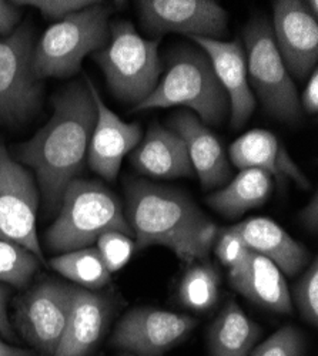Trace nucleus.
I'll return each instance as SVG.
<instances>
[{"mask_svg": "<svg viewBox=\"0 0 318 356\" xmlns=\"http://www.w3.org/2000/svg\"><path fill=\"white\" fill-rule=\"evenodd\" d=\"M50 122L16 148L20 163L35 170L46 210L61 207L67 186L88 157L97 108L88 84L74 83L53 99Z\"/></svg>", "mask_w": 318, "mask_h": 356, "instance_id": "f257e3e1", "label": "nucleus"}, {"mask_svg": "<svg viewBox=\"0 0 318 356\" xmlns=\"http://www.w3.org/2000/svg\"><path fill=\"white\" fill-rule=\"evenodd\" d=\"M126 195L137 250L163 245L187 265L207 258L220 228L187 195L144 180H132Z\"/></svg>", "mask_w": 318, "mask_h": 356, "instance_id": "f03ea898", "label": "nucleus"}, {"mask_svg": "<svg viewBox=\"0 0 318 356\" xmlns=\"http://www.w3.org/2000/svg\"><path fill=\"white\" fill-rule=\"evenodd\" d=\"M109 231L133 236L119 198L100 183L74 178L63 194L59 218L46 232V241L54 251L70 252L96 243Z\"/></svg>", "mask_w": 318, "mask_h": 356, "instance_id": "7ed1b4c3", "label": "nucleus"}, {"mask_svg": "<svg viewBox=\"0 0 318 356\" xmlns=\"http://www.w3.org/2000/svg\"><path fill=\"white\" fill-rule=\"evenodd\" d=\"M186 106L207 124H220L228 111V97L210 58L191 47H180L168 58V69L154 90L134 110Z\"/></svg>", "mask_w": 318, "mask_h": 356, "instance_id": "20e7f679", "label": "nucleus"}, {"mask_svg": "<svg viewBox=\"0 0 318 356\" xmlns=\"http://www.w3.org/2000/svg\"><path fill=\"white\" fill-rule=\"evenodd\" d=\"M110 13L109 6L96 2L50 26L33 49V79L40 81L76 74L86 56L107 44Z\"/></svg>", "mask_w": 318, "mask_h": 356, "instance_id": "39448f33", "label": "nucleus"}, {"mask_svg": "<svg viewBox=\"0 0 318 356\" xmlns=\"http://www.w3.org/2000/svg\"><path fill=\"white\" fill-rule=\"evenodd\" d=\"M157 47L159 40L143 39L130 22L110 26L109 42L95 60L116 97L137 106L154 90L161 73Z\"/></svg>", "mask_w": 318, "mask_h": 356, "instance_id": "423d86ee", "label": "nucleus"}, {"mask_svg": "<svg viewBox=\"0 0 318 356\" xmlns=\"http://www.w3.org/2000/svg\"><path fill=\"white\" fill-rule=\"evenodd\" d=\"M247 76L267 111L278 120L297 122L301 106L297 88L276 46L267 19L254 17L244 29Z\"/></svg>", "mask_w": 318, "mask_h": 356, "instance_id": "0eeeda50", "label": "nucleus"}, {"mask_svg": "<svg viewBox=\"0 0 318 356\" xmlns=\"http://www.w3.org/2000/svg\"><path fill=\"white\" fill-rule=\"evenodd\" d=\"M38 204L33 177L12 160L0 140V240L23 247L43 261L36 234Z\"/></svg>", "mask_w": 318, "mask_h": 356, "instance_id": "6e6552de", "label": "nucleus"}, {"mask_svg": "<svg viewBox=\"0 0 318 356\" xmlns=\"http://www.w3.org/2000/svg\"><path fill=\"white\" fill-rule=\"evenodd\" d=\"M33 31L23 24L0 39V120L19 123L40 104L42 86L32 76Z\"/></svg>", "mask_w": 318, "mask_h": 356, "instance_id": "1a4fd4ad", "label": "nucleus"}, {"mask_svg": "<svg viewBox=\"0 0 318 356\" xmlns=\"http://www.w3.org/2000/svg\"><path fill=\"white\" fill-rule=\"evenodd\" d=\"M74 286L45 281L16 302V325L40 356H53L65 334L73 305Z\"/></svg>", "mask_w": 318, "mask_h": 356, "instance_id": "9d476101", "label": "nucleus"}, {"mask_svg": "<svg viewBox=\"0 0 318 356\" xmlns=\"http://www.w3.org/2000/svg\"><path fill=\"white\" fill-rule=\"evenodd\" d=\"M196 326L197 321L184 314L136 308L119 322L111 345L137 356H163L184 341Z\"/></svg>", "mask_w": 318, "mask_h": 356, "instance_id": "9b49d317", "label": "nucleus"}, {"mask_svg": "<svg viewBox=\"0 0 318 356\" xmlns=\"http://www.w3.org/2000/svg\"><path fill=\"white\" fill-rule=\"evenodd\" d=\"M148 32L184 33L189 38H220L227 31V12L212 0H141L137 3Z\"/></svg>", "mask_w": 318, "mask_h": 356, "instance_id": "f8f14e48", "label": "nucleus"}, {"mask_svg": "<svg viewBox=\"0 0 318 356\" xmlns=\"http://www.w3.org/2000/svg\"><path fill=\"white\" fill-rule=\"evenodd\" d=\"M274 10V40L288 74L305 79L318 60V23L305 3L277 0Z\"/></svg>", "mask_w": 318, "mask_h": 356, "instance_id": "ddd939ff", "label": "nucleus"}, {"mask_svg": "<svg viewBox=\"0 0 318 356\" xmlns=\"http://www.w3.org/2000/svg\"><path fill=\"white\" fill-rule=\"evenodd\" d=\"M190 39L210 58L213 70L228 97L231 129H241L255 108V99L247 80L246 50L241 40L221 42L201 36Z\"/></svg>", "mask_w": 318, "mask_h": 356, "instance_id": "4468645a", "label": "nucleus"}, {"mask_svg": "<svg viewBox=\"0 0 318 356\" xmlns=\"http://www.w3.org/2000/svg\"><path fill=\"white\" fill-rule=\"evenodd\" d=\"M97 108L96 124L89 144V165L99 175L111 181L119 174L123 159L141 141L138 123H125L102 100L93 83L86 79Z\"/></svg>", "mask_w": 318, "mask_h": 356, "instance_id": "2eb2a0df", "label": "nucleus"}, {"mask_svg": "<svg viewBox=\"0 0 318 356\" xmlns=\"http://www.w3.org/2000/svg\"><path fill=\"white\" fill-rule=\"evenodd\" d=\"M170 126L184 141L201 187L212 190L224 186L231 175V168L216 136L194 114L187 111L173 117Z\"/></svg>", "mask_w": 318, "mask_h": 356, "instance_id": "dca6fc26", "label": "nucleus"}, {"mask_svg": "<svg viewBox=\"0 0 318 356\" xmlns=\"http://www.w3.org/2000/svg\"><path fill=\"white\" fill-rule=\"evenodd\" d=\"M110 301L104 295L76 288L62 341L53 356H90L107 326Z\"/></svg>", "mask_w": 318, "mask_h": 356, "instance_id": "f3484780", "label": "nucleus"}, {"mask_svg": "<svg viewBox=\"0 0 318 356\" xmlns=\"http://www.w3.org/2000/svg\"><path fill=\"white\" fill-rule=\"evenodd\" d=\"M227 228L237 234L250 251L270 259L287 275L299 274L308 261L304 247L270 218L255 217Z\"/></svg>", "mask_w": 318, "mask_h": 356, "instance_id": "a211bd4d", "label": "nucleus"}, {"mask_svg": "<svg viewBox=\"0 0 318 356\" xmlns=\"http://www.w3.org/2000/svg\"><path fill=\"white\" fill-rule=\"evenodd\" d=\"M230 284L251 302L277 314H292L293 304L283 273L263 255L250 251L241 268L228 273Z\"/></svg>", "mask_w": 318, "mask_h": 356, "instance_id": "6ab92c4d", "label": "nucleus"}, {"mask_svg": "<svg viewBox=\"0 0 318 356\" xmlns=\"http://www.w3.org/2000/svg\"><path fill=\"white\" fill-rule=\"evenodd\" d=\"M230 159L240 170L258 168L276 175L288 177L301 188H310V181L296 165L278 138L266 130H251L237 138L230 147Z\"/></svg>", "mask_w": 318, "mask_h": 356, "instance_id": "aec40b11", "label": "nucleus"}, {"mask_svg": "<svg viewBox=\"0 0 318 356\" xmlns=\"http://www.w3.org/2000/svg\"><path fill=\"white\" fill-rule=\"evenodd\" d=\"M132 164L143 174L156 178L190 177L193 167L184 141L173 130L153 124L136 150Z\"/></svg>", "mask_w": 318, "mask_h": 356, "instance_id": "412c9836", "label": "nucleus"}, {"mask_svg": "<svg viewBox=\"0 0 318 356\" xmlns=\"http://www.w3.org/2000/svg\"><path fill=\"white\" fill-rule=\"evenodd\" d=\"M273 190L271 175L258 168H246L223 190L212 194L207 204L227 218H237L267 201Z\"/></svg>", "mask_w": 318, "mask_h": 356, "instance_id": "4be33fe9", "label": "nucleus"}, {"mask_svg": "<svg viewBox=\"0 0 318 356\" xmlns=\"http://www.w3.org/2000/svg\"><path fill=\"white\" fill-rule=\"evenodd\" d=\"M260 338V328L236 302H228L209 332L212 356H250Z\"/></svg>", "mask_w": 318, "mask_h": 356, "instance_id": "5701e85b", "label": "nucleus"}, {"mask_svg": "<svg viewBox=\"0 0 318 356\" xmlns=\"http://www.w3.org/2000/svg\"><path fill=\"white\" fill-rule=\"evenodd\" d=\"M179 298L191 311H210L220 298V274L216 266L206 261H197L183 275Z\"/></svg>", "mask_w": 318, "mask_h": 356, "instance_id": "b1692460", "label": "nucleus"}, {"mask_svg": "<svg viewBox=\"0 0 318 356\" xmlns=\"http://www.w3.org/2000/svg\"><path fill=\"white\" fill-rule=\"evenodd\" d=\"M53 270L88 289L103 288L110 273L96 248H81L56 257L50 261Z\"/></svg>", "mask_w": 318, "mask_h": 356, "instance_id": "393cba45", "label": "nucleus"}, {"mask_svg": "<svg viewBox=\"0 0 318 356\" xmlns=\"http://www.w3.org/2000/svg\"><path fill=\"white\" fill-rule=\"evenodd\" d=\"M39 259L23 247L0 240V281L23 288L39 270Z\"/></svg>", "mask_w": 318, "mask_h": 356, "instance_id": "a878e982", "label": "nucleus"}, {"mask_svg": "<svg viewBox=\"0 0 318 356\" xmlns=\"http://www.w3.org/2000/svg\"><path fill=\"white\" fill-rule=\"evenodd\" d=\"M97 251L106 265L109 273H116L122 270L130 261L136 244L126 234L118 231H109L97 238Z\"/></svg>", "mask_w": 318, "mask_h": 356, "instance_id": "bb28decb", "label": "nucleus"}, {"mask_svg": "<svg viewBox=\"0 0 318 356\" xmlns=\"http://www.w3.org/2000/svg\"><path fill=\"white\" fill-rule=\"evenodd\" d=\"M294 301L301 316L312 326L318 322V261L312 259L294 288Z\"/></svg>", "mask_w": 318, "mask_h": 356, "instance_id": "cd10ccee", "label": "nucleus"}, {"mask_svg": "<svg viewBox=\"0 0 318 356\" xmlns=\"http://www.w3.org/2000/svg\"><path fill=\"white\" fill-rule=\"evenodd\" d=\"M304 339L294 326H284L266 342L251 350L250 356H303Z\"/></svg>", "mask_w": 318, "mask_h": 356, "instance_id": "c85d7f7f", "label": "nucleus"}, {"mask_svg": "<svg viewBox=\"0 0 318 356\" xmlns=\"http://www.w3.org/2000/svg\"><path fill=\"white\" fill-rule=\"evenodd\" d=\"M214 252L220 262L227 266L228 273H231L241 268L248 258L250 250L237 234L228 228H223L218 229V235L214 241Z\"/></svg>", "mask_w": 318, "mask_h": 356, "instance_id": "c756f323", "label": "nucleus"}, {"mask_svg": "<svg viewBox=\"0 0 318 356\" xmlns=\"http://www.w3.org/2000/svg\"><path fill=\"white\" fill-rule=\"evenodd\" d=\"M16 6H33L42 12L46 19L62 20L69 15L83 10L96 2H81V0H27V2H13Z\"/></svg>", "mask_w": 318, "mask_h": 356, "instance_id": "7c9ffc66", "label": "nucleus"}, {"mask_svg": "<svg viewBox=\"0 0 318 356\" xmlns=\"http://www.w3.org/2000/svg\"><path fill=\"white\" fill-rule=\"evenodd\" d=\"M22 12L19 6L0 0V35L13 33L15 26L19 23Z\"/></svg>", "mask_w": 318, "mask_h": 356, "instance_id": "2f4dec72", "label": "nucleus"}, {"mask_svg": "<svg viewBox=\"0 0 318 356\" xmlns=\"http://www.w3.org/2000/svg\"><path fill=\"white\" fill-rule=\"evenodd\" d=\"M300 106L310 114H315L318 111V72L317 69L312 70L311 77L307 83L305 90L301 96Z\"/></svg>", "mask_w": 318, "mask_h": 356, "instance_id": "473e14b6", "label": "nucleus"}, {"mask_svg": "<svg viewBox=\"0 0 318 356\" xmlns=\"http://www.w3.org/2000/svg\"><path fill=\"white\" fill-rule=\"evenodd\" d=\"M301 224L312 234L318 231V200H317V193L311 198L310 204L304 207V210L299 216Z\"/></svg>", "mask_w": 318, "mask_h": 356, "instance_id": "72a5a7b5", "label": "nucleus"}, {"mask_svg": "<svg viewBox=\"0 0 318 356\" xmlns=\"http://www.w3.org/2000/svg\"><path fill=\"white\" fill-rule=\"evenodd\" d=\"M9 288L0 284V334L6 337L8 339H16L13 335V331L10 328V323L8 319V311H6V304L9 298Z\"/></svg>", "mask_w": 318, "mask_h": 356, "instance_id": "f704fd0d", "label": "nucleus"}, {"mask_svg": "<svg viewBox=\"0 0 318 356\" xmlns=\"http://www.w3.org/2000/svg\"><path fill=\"white\" fill-rule=\"evenodd\" d=\"M0 356H33V353L19 348H13L0 339Z\"/></svg>", "mask_w": 318, "mask_h": 356, "instance_id": "c9c22d12", "label": "nucleus"}, {"mask_svg": "<svg viewBox=\"0 0 318 356\" xmlns=\"http://www.w3.org/2000/svg\"><path fill=\"white\" fill-rule=\"evenodd\" d=\"M305 6H307L308 12L311 13V16L317 19V16H318V2H317V0H311V2H307Z\"/></svg>", "mask_w": 318, "mask_h": 356, "instance_id": "e433bc0d", "label": "nucleus"}]
</instances>
